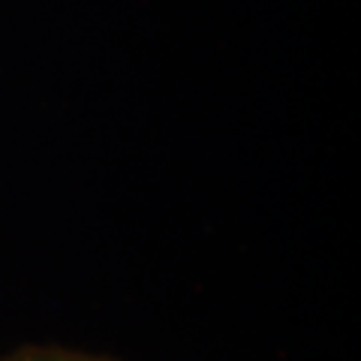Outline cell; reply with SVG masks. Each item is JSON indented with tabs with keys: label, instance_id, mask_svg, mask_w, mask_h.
Instances as JSON below:
<instances>
[{
	"label": "cell",
	"instance_id": "1",
	"mask_svg": "<svg viewBox=\"0 0 361 361\" xmlns=\"http://www.w3.org/2000/svg\"><path fill=\"white\" fill-rule=\"evenodd\" d=\"M0 361H115L103 355L78 353V349H63V346H21L16 353L0 355Z\"/></svg>",
	"mask_w": 361,
	"mask_h": 361
}]
</instances>
